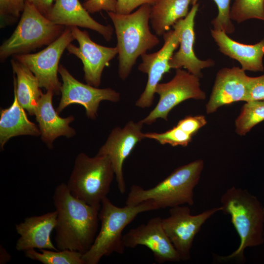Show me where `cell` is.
<instances>
[{"instance_id":"cell-5","label":"cell","mask_w":264,"mask_h":264,"mask_svg":"<svg viewBox=\"0 0 264 264\" xmlns=\"http://www.w3.org/2000/svg\"><path fill=\"white\" fill-rule=\"evenodd\" d=\"M158 210L152 200H146L136 205L118 207L108 197L102 201L99 212L101 221L100 231L89 249L83 254L84 264H97L104 256L113 253L123 254L125 249L122 232L139 214Z\"/></svg>"},{"instance_id":"cell-11","label":"cell","mask_w":264,"mask_h":264,"mask_svg":"<svg viewBox=\"0 0 264 264\" xmlns=\"http://www.w3.org/2000/svg\"><path fill=\"white\" fill-rule=\"evenodd\" d=\"M182 19L173 26V30H169L163 35L164 44L159 50L141 56L142 62L138 69L148 74V80L145 89L135 102L136 106L144 109L153 105L156 86L164 74L171 69L169 61L179 44Z\"/></svg>"},{"instance_id":"cell-6","label":"cell","mask_w":264,"mask_h":264,"mask_svg":"<svg viewBox=\"0 0 264 264\" xmlns=\"http://www.w3.org/2000/svg\"><path fill=\"white\" fill-rule=\"evenodd\" d=\"M114 176L111 163L107 156L96 154L90 157L81 152L75 158L66 185L74 197L100 209Z\"/></svg>"},{"instance_id":"cell-14","label":"cell","mask_w":264,"mask_h":264,"mask_svg":"<svg viewBox=\"0 0 264 264\" xmlns=\"http://www.w3.org/2000/svg\"><path fill=\"white\" fill-rule=\"evenodd\" d=\"M69 27L79 46L70 43L66 49L82 61L87 84L98 88L104 68L118 54V49L116 46L111 47L98 44L91 40L87 31H82L77 26Z\"/></svg>"},{"instance_id":"cell-33","label":"cell","mask_w":264,"mask_h":264,"mask_svg":"<svg viewBox=\"0 0 264 264\" xmlns=\"http://www.w3.org/2000/svg\"><path fill=\"white\" fill-rule=\"evenodd\" d=\"M82 4L90 13L102 10L116 12L117 0H85Z\"/></svg>"},{"instance_id":"cell-21","label":"cell","mask_w":264,"mask_h":264,"mask_svg":"<svg viewBox=\"0 0 264 264\" xmlns=\"http://www.w3.org/2000/svg\"><path fill=\"white\" fill-rule=\"evenodd\" d=\"M211 35L223 55L238 62L245 71H263L264 38L254 44H247L232 39L223 31L211 29Z\"/></svg>"},{"instance_id":"cell-24","label":"cell","mask_w":264,"mask_h":264,"mask_svg":"<svg viewBox=\"0 0 264 264\" xmlns=\"http://www.w3.org/2000/svg\"><path fill=\"white\" fill-rule=\"evenodd\" d=\"M191 0H157L151 6L150 22L155 34L163 36L189 13Z\"/></svg>"},{"instance_id":"cell-20","label":"cell","mask_w":264,"mask_h":264,"mask_svg":"<svg viewBox=\"0 0 264 264\" xmlns=\"http://www.w3.org/2000/svg\"><path fill=\"white\" fill-rule=\"evenodd\" d=\"M53 94L51 90H46L45 93H43L35 114L41 138L49 149L53 148V143L58 137L71 138L76 133V131L69 126L74 120V117L70 115L63 118L59 115L52 104Z\"/></svg>"},{"instance_id":"cell-13","label":"cell","mask_w":264,"mask_h":264,"mask_svg":"<svg viewBox=\"0 0 264 264\" xmlns=\"http://www.w3.org/2000/svg\"><path fill=\"white\" fill-rule=\"evenodd\" d=\"M141 120H130L123 128H114L105 143L99 148L97 154L107 156L111 163L119 192L126 191L123 164L138 143L145 139Z\"/></svg>"},{"instance_id":"cell-3","label":"cell","mask_w":264,"mask_h":264,"mask_svg":"<svg viewBox=\"0 0 264 264\" xmlns=\"http://www.w3.org/2000/svg\"><path fill=\"white\" fill-rule=\"evenodd\" d=\"M151 6L143 4L128 14L107 12L115 31L118 74L123 81L130 75L137 59L159 43V39L150 29Z\"/></svg>"},{"instance_id":"cell-17","label":"cell","mask_w":264,"mask_h":264,"mask_svg":"<svg viewBox=\"0 0 264 264\" xmlns=\"http://www.w3.org/2000/svg\"><path fill=\"white\" fill-rule=\"evenodd\" d=\"M199 4L193 5L187 15L182 19L180 35L179 48L174 53L169 61L171 68H185L190 73L200 78L202 77L201 70L215 65L212 59H199L194 51L195 42L194 30L195 19L198 10Z\"/></svg>"},{"instance_id":"cell-26","label":"cell","mask_w":264,"mask_h":264,"mask_svg":"<svg viewBox=\"0 0 264 264\" xmlns=\"http://www.w3.org/2000/svg\"><path fill=\"white\" fill-rule=\"evenodd\" d=\"M264 121V100L246 102L235 121L236 132L246 135L256 125Z\"/></svg>"},{"instance_id":"cell-12","label":"cell","mask_w":264,"mask_h":264,"mask_svg":"<svg viewBox=\"0 0 264 264\" xmlns=\"http://www.w3.org/2000/svg\"><path fill=\"white\" fill-rule=\"evenodd\" d=\"M58 73L63 81L61 98L56 109L59 114L67 106L76 104L85 108L88 118L95 120L102 101L116 103L120 101L119 92L110 88H99L82 83L76 79L63 65L59 66Z\"/></svg>"},{"instance_id":"cell-9","label":"cell","mask_w":264,"mask_h":264,"mask_svg":"<svg viewBox=\"0 0 264 264\" xmlns=\"http://www.w3.org/2000/svg\"><path fill=\"white\" fill-rule=\"evenodd\" d=\"M221 210V206L216 207L194 215L188 206L182 205L170 208L169 216L161 219L162 227L181 261L190 259L193 241L202 225Z\"/></svg>"},{"instance_id":"cell-18","label":"cell","mask_w":264,"mask_h":264,"mask_svg":"<svg viewBox=\"0 0 264 264\" xmlns=\"http://www.w3.org/2000/svg\"><path fill=\"white\" fill-rule=\"evenodd\" d=\"M56 218L55 210L27 217L22 222L16 224V232L20 235L15 246L16 250L23 252L35 248L58 250L50 237L55 229Z\"/></svg>"},{"instance_id":"cell-30","label":"cell","mask_w":264,"mask_h":264,"mask_svg":"<svg viewBox=\"0 0 264 264\" xmlns=\"http://www.w3.org/2000/svg\"><path fill=\"white\" fill-rule=\"evenodd\" d=\"M26 0H0L1 22H14L22 12Z\"/></svg>"},{"instance_id":"cell-1","label":"cell","mask_w":264,"mask_h":264,"mask_svg":"<svg viewBox=\"0 0 264 264\" xmlns=\"http://www.w3.org/2000/svg\"><path fill=\"white\" fill-rule=\"evenodd\" d=\"M53 199L57 213L56 247L85 253L97 235L100 209L74 197L65 183L56 187Z\"/></svg>"},{"instance_id":"cell-10","label":"cell","mask_w":264,"mask_h":264,"mask_svg":"<svg viewBox=\"0 0 264 264\" xmlns=\"http://www.w3.org/2000/svg\"><path fill=\"white\" fill-rule=\"evenodd\" d=\"M74 40L70 27L66 26L62 34L43 50L36 53L16 54L13 57L33 72L41 88L58 95L62 86L57 75L59 62L64 50Z\"/></svg>"},{"instance_id":"cell-31","label":"cell","mask_w":264,"mask_h":264,"mask_svg":"<svg viewBox=\"0 0 264 264\" xmlns=\"http://www.w3.org/2000/svg\"><path fill=\"white\" fill-rule=\"evenodd\" d=\"M207 124L204 115L187 116L179 120L177 127L182 131L193 136L198 131Z\"/></svg>"},{"instance_id":"cell-27","label":"cell","mask_w":264,"mask_h":264,"mask_svg":"<svg viewBox=\"0 0 264 264\" xmlns=\"http://www.w3.org/2000/svg\"><path fill=\"white\" fill-rule=\"evenodd\" d=\"M230 18L238 23L252 19L264 21V0H234Z\"/></svg>"},{"instance_id":"cell-4","label":"cell","mask_w":264,"mask_h":264,"mask_svg":"<svg viewBox=\"0 0 264 264\" xmlns=\"http://www.w3.org/2000/svg\"><path fill=\"white\" fill-rule=\"evenodd\" d=\"M204 163L197 159L182 165L173 171L155 186L145 189L133 184L130 188L126 204L136 205L152 200L158 209L194 204V190L198 184Z\"/></svg>"},{"instance_id":"cell-34","label":"cell","mask_w":264,"mask_h":264,"mask_svg":"<svg viewBox=\"0 0 264 264\" xmlns=\"http://www.w3.org/2000/svg\"><path fill=\"white\" fill-rule=\"evenodd\" d=\"M157 0H117L116 13L128 14L138 7L148 4L154 5Z\"/></svg>"},{"instance_id":"cell-22","label":"cell","mask_w":264,"mask_h":264,"mask_svg":"<svg viewBox=\"0 0 264 264\" xmlns=\"http://www.w3.org/2000/svg\"><path fill=\"white\" fill-rule=\"evenodd\" d=\"M11 105L0 111V148L3 150L5 144L12 137L20 135L39 136L40 129L30 121L25 109L19 103L16 92Z\"/></svg>"},{"instance_id":"cell-16","label":"cell","mask_w":264,"mask_h":264,"mask_svg":"<svg viewBox=\"0 0 264 264\" xmlns=\"http://www.w3.org/2000/svg\"><path fill=\"white\" fill-rule=\"evenodd\" d=\"M248 77L245 71L238 66L220 69L206 105V113H214L220 107L235 102H245Z\"/></svg>"},{"instance_id":"cell-25","label":"cell","mask_w":264,"mask_h":264,"mask_svg":"<svg viewBox=\"0 0 264 264\" xmlns=\"http://www.w3.org/2000/svg\"><path fill=\"white\" fill-rule=\"evenodd\" d=\"M35 249L24 252L25 256L31 260L39 261L44 264H84L81 252L65 249L53 250L46 249Z\"/></svg>"},{"instance_id":"cell-35","label":"cell","mask_w":264,"mask_h":264,"mask_svg":"<svg viewBox=\"0 0 264 264\" xmlns=\"http://www.w3.org/2000/svg\"><path fill=\"white\" fill-rule=\"evenodd\" d=\"M46 16L56 0H26Z\"/></svg>"},{"instance_id":"cell-19","label":"cell","mask_w":264,"mask_h":264,"mask_svg":"<svg viewBox=\"0 0 264 264\" xmlns=\"http://www.w3.org/2000/svg\"><path fill=\"white\" fill-rule=\"evenodd\" d=\"M45 17L56 24L93 30L101 34L107 41L112 38L113 27L94 20L79 0H56Z\"/></svg>"},{"instance_id":"cell-8","label":"cell","mask_w":264,"mask_h":264,"mask_svg":"<svg viewBox=\"0 0 264 264\" xmlns=\"http://www.w3.org/2000/svg\"><path fill=\"white\" fill-rule=\"evenodd\" d=\"M155 93L159 97L154 108L144 118V124L151 125L158 118L168 120L170 111L181 102L189 99L204 100L206 94L200 88L199 78L181 68L176 69L170 81L159 83Z\"/></svg>"},{"instance_id":"cell-29","label":"cell","mask_w":264,"mask_h":264,"mask_svg":"<svg viewBox=\"0 0 264 264\" xmlns=\"http://www.w3.org/2000/svg\"><path fill=\"white\" fill-rule=\"evenodd\" d=\"M218 8V15L211 22L213 29L221 30L227 34H232L235 27L230 18V3L232 0H213ZM198 0H191V5L198 3Z\"/></svg>"},{"instance_id":"cell-28","label":"cell","mask_w":264,"mask_h":264,"mask_svg":"<svg viewBox=\"0 0 264 264\" xmlns=\"http://www.w3.org/2000/svg\"><path fill=\"white\" fill-rule=\"evenodd\" d=\"M192 137L176 126L163 132L144 133L145 138L153 139L161 145L169 144L173 147H186L192 141Z\"/></svg>"},{"instance_id":"cell-36","label":"cell","mask_w":264,"mask_h":264,"mask_svg":"<svg viewBox=\"0 0 264 264\" xmlns=\"http://www.w3.org/2000/svg\"><path fill=\"white\" fill-rule=\"evenodd\" d=\"M11 259L10 255L1 245L0 247V264H3L8 263Z\"/></svg>"},{"instance_id":"cell-15","label":"cell","mask_w":264,"mask_h":264,"mask_svg":"<svg viewBox=\"0 0 264 264\" xmlns=\"http://www.w3.org/2000/svg\"><path fill=\"white\" fill-rule=\"evenodd\" d=\"M161 219L153 218L147 223L130 229L123 236L124 246L132 248L138 245L148 247L159 264L179 262L181 259L162 227Z\"/></svg>"},{"instance_id":"cell-32","label":"cell","mask_w":264,"mask_h":264,"mask_svg":"<svg viewBox=\"0 0 264 264\" xmlns=\"http://www.w3.org/2000/svg\"><path fill=\"white\" fill-rule=\"evenodd\" d=\"M264 100V74L248 77L245 102Z\"/></svg>"},{"instance_id":"cell-2","label":"cell","mask_w":264,"mask_h":264,"mask_svg":"<svg viewBox=\"0 0 264 264\" xmlns=\"http://www.w3.org/2000/svg\"><path fill=\"white\" fill-rule=\"evenodd\" d=\"M221 211L229 215L240 239L238 248L231 254L219 256L220 261L245 260L247 247L264 242V207L246 189L235 186L228 188L220 198Z\"/></svg>"},{"instance_id":"cell-7","label":"cell","mask_w":264,"mask_h":264,"mask_svg":"<svg viewBox=\"0 0 264 264\" xmlns=\"http://www.w3.org/2000/svg\"><path fill=\"white\" fill-rule=\"evenodd\" d=\"M65 28L53 23L26 0L17 26L0 46V61L49 44L62 34Z\"/></svg>"},{"instance_id":"cell-23","label":"cell","mask_w":264,"mask_h":264,"mask_svg":"<svg viewBox=\"0 0 264 264\" xmlns=\"http://www.w3.org/2000/svg\"><path fill=\"white\" fill-rule=\"evenodd\" d=\"M13 71L14 90L22 106L30 115H35L43 94L39 82L33 72L15 59L11 61Z\"/></svg>"}]
</instances>
